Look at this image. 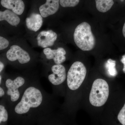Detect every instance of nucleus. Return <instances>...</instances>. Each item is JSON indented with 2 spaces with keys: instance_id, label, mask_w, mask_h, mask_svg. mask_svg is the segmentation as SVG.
I'll list each match as a JSON object with an SVG mask.
<instances>
[{
  "instance_id": "nucleus-23",
  "label": "nucleus",
  "mask_w": 125,
  "mask_h": 125,
  "mask_svg": "<svg viewBox=\"0 0 125 125\" xmlns=\"http://www.w3.org/2000/svg\"><path fill=\"white\" fill-rule=\"evenodd\" d=\"M122 33H123V36L125 38V22L124 24V25H123V30H122Z\"/></svg>"
},
{
  "instance_id": "nucleus-2",
  "label": "nucleus",
  "mask_w": 125,
  "mask_h": 125,
  "mask_svg": "<svg viewBox=\"0 0 125 125\" xmlns=\"http://www.w3.org/2000/svg\"><path fill=\"white\" fill-rule=\"evenodd\" d=\"M73 38L75 44L82 51H90L94 48L96 40L88 23L83 22L78 25L75 30Z\"/></svg>"
},
{
  "instance_id": "nucleus-24",
  "label": "nucleus",
  "mask_w": 125,
  "mask_h": 125,
  "mask_svg": "<svg viewBox=\"0 0 125 125\" xmlns=\"http://www.w3.org/2000/svg\"><path fill=\"white\" fill-rule=\"evenodd\" d=\"M1 79H2V78H1V75H0V84H1Z\"/></svg>"
},
{
  "instance_id": "nucleus-8",
  "label": "nucleus",
  "mask_w": 125,
  "mask_h": 125,
  "mask_svg": "<svg viewBox=\"0 0 125 125\" xmlns=\"http://www.w3.org/2000/svg\"><path fill=\"white\" fill-rule=\"evenodd\" d=\"M57 38V34L52 30L41 31L37 37L38 45L43 48L51 47L54 45Z\"/></svg>"
},
{
  "instance_id": "nucleus-17",
  "label": "nucleus",
  "mask_w": 125,
  "mask_h": 125,
  "mask_svg": "<svg viewBox=\"0 0 125 125\" xmlns=\"http://www.w3.org/2000/svg\"><path fill=\"white\" fill-rule=\"evenodd\" d=\"M8 118V114L7 110L3 105H0V123L7 121Z\"/></svg>"
},
{
  "instance_id": "nucleus-4",
  "label": "nucleus",
  "mask_w": 125,
  "mask_h": 125,
  "mask_svg": "<svg viewBox=\"0 0 125 125\" xmlns=\"http://www.w3.org/2000/svg\"><path fill=\"white\" fill-rule=\"evenodd\" d=\"M87 74V70L83 62H74L68 71L67 83L68 88L72 90L78 89L83 82Z\"/></svg>"
},
{
  "instance_id": "nucleus-1",
  "label": "nucleus",
  "mask_w": 125,
  "mask_h": 125,
  "mask_svg": "<svg viewBox=\"0 0 125 125\" xmlns=\"http://www.w3.org/2000/svg\"><path fill=\"white\" fill-rule=\"evenodd\" d=\"M43 95L40 90L31 86L25 90L20 102L15 107L16 113L19 115L26 114L31 108H38L43 101Z\"/></svg>"
},
{
  "instance_id": "nucleus-12",
  "label": "nucleus",
  "mask_w": 125,
  "mask_h": 125,
  "mask_svg": "<svg viewBox=\"0 0 125 125\" xmlns=\"http://www.w3.org/2000/svg\"><path fill=\"white\" fill-rule=\"evenodd\" d=\"M43 17L41 14L33 13L26 18V26L30 30L37 32L42 26Z\"/></svg>"
},
{
  "instance_id": "nucleus-16",
  "label": "nucleus",
  "mask_w": 125,
  "mask_h": 125,
  "mask_svg": "<svg viewBox=\"0 0 125 125\" xmlns=\"http://www.w3.org/2000/svg\"><path fill=\"white\" fill-rule=\"evenodd\" d=\"M79 2L80 0H60V4L63 7H75Z\"/></svg>"
},
{
  "instance_id": "nucleus-9",
  "label": "nucleus",
  "mask_w": 125,
  "mask_h": 125,
  "mask_svg": "<svg viewBox=\"0 0 125 125\" xmlns=\"http://www.w3.org/2000/svg\"><path fill=\"white\" fill-rule=\"evenodd\" d=\"M43 52L46 58L48 60H53L55 64H60L64 62L66 58L65 55L66 52L62 47L56 49H52L46 48L43 49Z\"/></svg>"
},
{
  "instance_id": "nucleus-19",
  "label": "nucleus",
  "mask_w": 125,
  "mask_h": 125,
  "mask_svg": "<svg viewBox=\"0 0 125 125\" xmlns=\"http://www.w3.org/2000/svg\"><path fill=\"white\" fill-rule=\"evenodd\" d=\"M9 45V41L3 37H0V51L7 48Z\"/></svg>"
},
{
  "instance_id": "nucleus-21",
  "label": "nucleus",
  "mask_w": 125,
  "mask_h": 125,
  "mask_svg": "<svg viewBox=\"0 0 125 125\" xmlns=\"http://www.w3.org/2000/svg\"><path fill=\"white\" fill-rule=\"evenodd\" d=\"M5 94V92H4V90L1 88L0 87V97H1L2 96H4Z\"/></svg>"
},
{
  "instance_id": "nucleus-6",
  "label": "nucleus",
  "mask_w": 125,
  "mask_h": 125,
  "mask_svg": "<svg viewBox=\"0 0 125 125\" xmlns=\"http://www.w3.org/2000/svg\"><path fill=\"white\" fill-rule=\"evenodd\" d=\"M25 81L21 76H18L14 80L8 79L6 81V86L7 90V94L10 96V100L13 102L18 101L20 97L19 88L24 84Z\"/></svg>"
},
{
  "instance_id": "nucleus-18",
  "label": "nucleus",
  "mask_w": 125,
  "mask_h": 125,
  "mask_svg": "<svg viewBox=\"0 0 125 125\" xmlns=\"http://www.w3.org/2000/svg\"><path fill=\"white\" fill-rule=\"evenodd\" d=\"M117 119L122 125H125V103L118 113Z\"/></svg>"
},
{
  "instance_id": "nucleus-14",
  "label": "nucleus",
  "mask_w": 125,
  "mask_h": 125,
  "mask_svg": "<svg viewBox=\"0 0 125 125\" xmlns=\"http://www.w3.org/2000/svg\"><path fill=\"white\" fill-rule=\"evenodd\" d=\"M95 2L97 10L102 13L108 11L114 4L113 0H95Z\"/></svg>"
},
{
  "instance_id": "nucleus-20",
  "label": "nucleus",
  "mask_w": 125,
  "mask_h": 125,
  "mask_svg": "<svg viewBox=\"0 0 125 125\" xmlns=\"http://www.w3.org/2000/svg\"><path fill=\"white\" fill-rule=\"evenodd\" d=\"M121 62L124 65V67L123 69V72L125 74V55L122 56V58L121 59Z\"/></svg>"
},
{
  "instance_id": "nucleus-15",
  "label": "nucleus",
  "mask_w": 125,
  "mask_h": 125,
  "mask_svg": "<svg viewBox=\"0 0 125 125\" xmlns=\"http://www.w3.org/2000/svg\"><path fill=\"white\" fill-rule=\"evenodd\" d=\"M116 61L109 59L105 63V67L109 76L115 77L117 74L116 69Z\"/></svg>"
},
{
  "instance_id": "nucleus-22",
  "label": "nucleus",
  "mask_w": 125,
  "mask_h": 125,
  "mask_svg": "<svg viewBox=\"0 0 125 125\" xmlns=\"http://www.w3.org/2000/svg\"><path fill=\"white\" fill-rule=\"evenodd\" d=\"M4 65L1 62H0V72L1 73V72L4 69Z\"/></svg>"
},
{
  "instance_id": "nucleus-10",
  "label": "nucleus",
  "mask_w": 125,
  "mask_h": 125,
  "mask_svg": "<svg viewBox=\"0 0 125 125\" xmlns=\"http://www.w3.org/2000/svg\"><path fill=\"white\" fill-rule=\"evenodd\" d=\"M60 0H46V3L39 8V12L43 18H47L58 11Z\"/></svg>"
},
{
  "instance_id": "nucleus-11",
  "label": "nucleus",
  "mask_w": 125,
  "mask_h": 125,
  "mask_svg": "<svg viewBox=\"0 0 125 125\" xmlns=\"http://www.w3.org/2000/svg\"><path fill=\"white\" fill-rule=\"evenodd\" d=\"M1 4L3 7L11 10L18 15L22 14L25 5L22 0H1Z\"/></svg>"
},
{
  "instance_id": "nucleus-13",
  "label": "nucleus",
  "mask_w": 125,
  "mask_h": 125,
  "mask_svg": "<svg viewBox=\"0 0 125 125\" xmlns=\"http://www.w3.org/2000/svg\"><path fill=\"white\" fill-rule=\"evenodd\" d=\"M5 20L12 26H16L20 22L18 15L10 10L0 11V21Z\"/></svg>"
},
{
  "instance_id": "nucleus-5",
  "label": "nucleus",
  "mask_w": 125,
  "mask_h": 125,
  "mask_svg": "<svg viewBox=\"0 0 125 125\" xmlns=\"http://www.w3.org/2000/svg\"><path fill=\"white\" fill-rule=\"evenodd\" d=\"M6 56L10 61H18L21 64H26L29 62L31 59L29 54L17 45H12L10 47L6 52Z\"/></svg>"
},
{
  "instance_id": "nucleus-3",
  "label": "nucleus",
  "mask_w": 125,
  "mask_h": 125,
  "mask_svg": "<svg viewBox=\"0 0 125 125\" xmlns=\"http://www.w3.org/2000/svg\"><path fill=\"white\" fill-rule=\"evenodd\" d=\"M109 94V87L107 82L103 79H97L92 85L90 94V102L94 106H102L107 102Z\"/></svg>"
},
{
  "instance_id": "nucleus-7",
  "label": "nucleus",
  "mask_w": 125,
  "mask_h": 125,
  "mask_svg": "<svg viewBox=\"0 0 125 125\" xmlns=\"http://www.w3.org/2000/svg\"><path fill=\"white\" fill-rule=\"evenodd\" d=\"M51 70L52 73L48 75V80L54 85L61 84L67 76L64 66L61 64L54 65L52 67Z\"/></svg>"
}]
</instances>
